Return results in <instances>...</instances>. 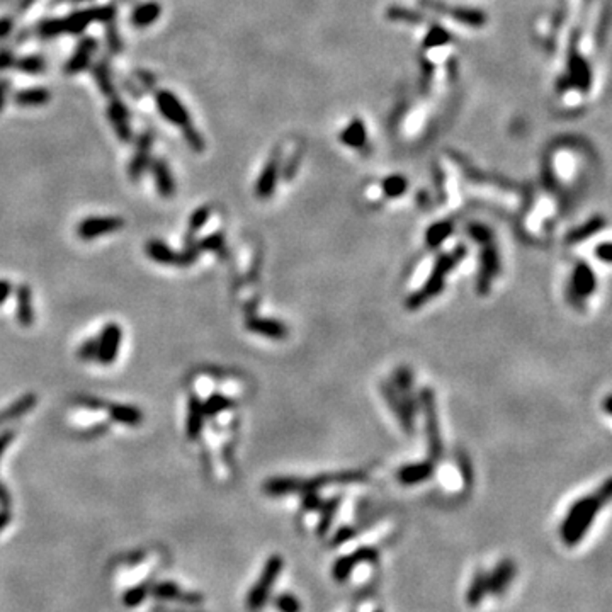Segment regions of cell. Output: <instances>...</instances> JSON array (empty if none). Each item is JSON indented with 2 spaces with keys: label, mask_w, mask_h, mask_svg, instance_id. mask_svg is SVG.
<instances>
[{
  "label": "cell",
  "mask_w": 612,
  "mask_h": 612,
  "mask_svg": "<svg viewBox=\"0 0 612 612\" xmlns=\"http://www.w3.org/2000/svg\"><path fill=\"white\" fill-rule=\"evenodd\" d=\"M611 500V480H606L602 488L592 495L575 500L566 512L560 527V536L568 548L577 546L590 531L592 524L602 507Z\"/></svg>",
  "instance_id": "6da1fadb"
},
{
  "label": "cell",
  "mask_w": 612,
  "mask_h": 612,
  "mask_svg": "<svg viewBox=\"0 0 612 612\" xmlns=\"http://www.w3.org/2000/svg\"><path fill=\"white\" fill-rule=\"evenodd\" d=\"M367 480L364 472H339V473H327L320 476L306 478H271L264 483V493L269 497H282L291 495V493H308L319 492L320 488L334 483H359V481Z\"/></svg>",
  "instance_id": "7a4b0ae2"
},
{
  "label": "cell",
  "mask_w": 612,
  "mask_h": 612,
  "mask_svg": "<svg viewBox=\"0 0 612 612\" xmlns=\"http://www.w3.org/2000/svg\"><path fill=\"white\" fill-rule=\"evenodd\" d=\"M116 17V7L101 6L90 9L76 10L67 17L61 19H45L38 24L36 33L43 40L61 36V34H80L90 26L92 22H113Z\"/></svg>",
  "instance_id": "3957f363"
},
{
  "label": "cell",
  "mask_w": 612,
  "mask_h": 612,
  "mask_svg": "<svg viewBox=\"0 0 612 612\" xmlns=\"http://www.w3.org/2000/svg\"><path fill=\"white\" fill-rule=\"evenodd\" d=\"M465 255H466L465 247H458L454 248L453 252H449V254L439 255V259L435 260L434 264V269H432L430 275L427 277L424 288L415 291V293L407 300V308L410 309L420 308V306L426 305L427 301H430L432 298L441 294L442 289L446 288V275L449 274L459 262H461Z\"/></svg>",
  "instance_id": "277c9868"
},
{
  "label": "cell",
  "mask_w": 612,
  "mask_h": 612,
  "mask_svg": "<svg viewBox=\"0 0 612 612\" xmlns=\"http://www.w3.org/2000/svg\"><path fill=\"white\" fill-rule=\"evenodd\" d=\"M282 566H284V560L279 554H273V556L267 558L259 580L255 581V585L250 588V592L247 595V607L252 612H259L269 602L271 592H273L275 581H277L279 575H281Z\"/></svg>",
  "instance_id": "5b68a950"
},
{
  "label": "cell",
  "mask_w": 612,
  "mask_h": 612,
  "mask_svg": "<svg viewBox=\"0 0 612 612\" xmlns=\"http://www.w3.org/2000/svg\"><path fill=\"white\" fill-rule=\"evenodd\" d=\"M420 405H422L424 417H426V432L428 442V454L432 461L442 456V439L441 428H439V417H437V405H435V396L432 389L424 388L420 393Z\"/></svg>",
  "instance_id": "8992f818"
},
{
  "label": "cell",
  "mask_w": 612,
  "mask_h": 612,
  "mask_svg": "<svg viewBox=\"0 0 612 612\" xmlns=\"http://www.w3.org/2000/svg\"><path fill=\"white\" fill-rule=\"evenodd\" d=\"M145 252L152 260L159 264H166V266H191L198 260L199 255V248L196 243L193 245H187L186 250L181 252V254H175L167 243L160 242V240H148L147 245H145Z\"/></svg>",
  "instance_id": "52a82bcc"
},
{
  "label": "cell",
  "mask_w": 612,
  "mask_h": 612,
  "mask_svg": "<svg viewBox=\"0 0 612 612\" xmlns=\"http://www.w3.org/2000/svg\"><path fill=\"white\" fill-rule=\"evenodd\" d=\"M378 558H380L378 549L371 548V546H361V548L352 551L346 556L337 558L334 566H332V577H334L335 581L342 583L352 575L355 566L362 563H376Z\"/></svg>",
  "instance_id": "ba28073f"
},
{
  "label": "cell",
  "mask_w": 612,
  "mask_h": 612,
  "mask_svg": "<svg viewBox=\"0 0 612 612\" xmlns=\"http://www.w3.org/2000/svg\"><path fill=\"white\" fill-rule=\"evenodd\" d=\"M155 104L159 113L162 114L166 120L170 122V124L179 126V128H184V126L191 124V114L189 111L186 109V106L179 101L177 95L170 90H159L155 94Z\"/></svg>",
  "instance_id": "9c48e42d"
},
{
  "label": "cell",
  "mask_w": 612,
  "mask_h": 612,
  "mask_svg": "<svg viewBox=\"0 0 612 612\" xmlns=\"http://www.w3.org/2000/svg\"><path fill=\"white\" fill-rule=\"evenodd\" d=\"M124 220L120 216H89L76 225V235L82 240H94L102 235L120 232L124 228Z\"/></svg>",
  "instance_id": "30bf717a"
},
{
  "label": "cell",
  "mask_w": 612,
  "mask_h": 612,
  "mask_svg": "<svg viewBox=\"0 0 612 612\" xmlns=\"http://www.w3.org/2000/svg\"><path fill=\"white\" fill-rule=\"evenodd\" d=\"M597 288V277L594 274V269L588 266L587 262H579L573 269L572 281H570L568 291H572V294H568L570 301L575 306H580L583 298L590 296Z\"/></svg>",
  "instance_id": "8fae6325"
},
{
  "label": "cell",
  "mask_w": 612,
  "mask_h": 612,
  "mask_svg": "<svg viewBox=\"0 0 612 612\" xmlns=\"http://www.w3.org/2000/svg\"><path fill=\"white\" fill-rule=\"evenodd\" d=\"M500 255L497 250L495 243L488 242L483 245V250H481V259H480V274H478L476 288L481 294H487L490 291V284H492V279L500 273Z\"/></svg>",
  "instance_id": "7c38bea8"
},
{
  "label": "cell",
  "mask_w": 612,
  "mask_h": 612,
  "mask_svg": "<svg viewBox=\"0 0 612 612\" xmlns=\"http://www.w3.org/2000/svg\"><path fill=\"white\" fill-rule=\"evenodd\" d=\"M515 573H517V566H515V563L510 560V558H504V560H500L499 563L495 565V568H493L490 573H487L488 594L493 597H502L507 594Z\"/></svg>",
  "instance_id": "4fadbf2b"
},
{
  "label": "cell",
  "mask_w": 612,
  "mask_h": 612,
  "mask_svg": "<svg viewBox=\"0 0 612 612\" xmlns=\"http://www.w3.org/2000/svg\"><path fill=\"white\" fill-rule=\"evenodd\" d=\"M122 339L121 327L118 323H107L102 328L101 337L97 339L99 347H97V361L101 364H113L118 357V351H120Z\"/></svg>",
  "instance_id": "5bb4252c"
},
{
  "label": "cell",
  "mask_w": 612,
  "mask_h": 612,
  "mask_svg": "<svg viewBox=\"0 0 612 612\" xmlns=\"http://www.w3.org/2000/svg\"><path fill=\"white\" fill-rule=\"evenodd\" d=\"M152 147H153V135L150 131H145L138 136L136 140V148L135 153L131 156V162H129L128 174L129 179L133 182H138L141 179V175L145 174L148 166H150V156H152Z\"/></svg>",
  "instance_id": "9a60e30c"
},
{
  "label": "cell",
  "mask_w": 612,
  "mask_h": 612,
  "mask_svg": "<svg viewBox=\"0 0 612 612\" xmlns=\"http://www.w3.org/2000/svg\"><path fill=\"white\" fill-rule=\"evenodd\" d=\"M107 120H109L111 126H113L118 140L122 141V143H129L131 141L133 129L131 124H129L128 107L118 97L111 99L109 106H107Z\"/></svg>",
  "instance_id": "2e32d148"
},
{
  "label": "cell",
  "mask_w": 612,
  "mask_h": 612,
  "mask_svg": "<svg viewBox=\"0 0 612 612\" xmlns=\"http://www.w3.org/2000/svg\"><path fill=\"white\" fill-rule=\"evenodd\" d=\"M97 49V40L92 36H86L79 45H76L74 55L70 56V60H67L65 63L63 72L67 75H76L80 72L87 70V67L90 65L92 55Z\"/></svg>",
  "instance_id": "e0dca14e"
},
{
  "label": "cell",
  "mask_w": 612,
  "mask_h": 612,
  "mask_svg": "<svg viewBox=\"0 0 612 612\" xmlns=\"http://www.w3.org/2000/svg\"><path fill=\"white\" fill-rule=\"evenodd\" d=\"M422 3L428 7V9L439 10V13H444V15H451L456 21L465 22V24L469 26H481L487 21V17H485V14L481 10L466 9V7H447L441 2H435V0H424Z\"/></svg>",
  "instance_id": "ac0fdd59"
},
{
  "label": "cell",
  "mask_w": 612,
  "mask_h": 612,
  "mask_svg": "<svg viewBox=\"0 0 612 612\" xmlns=\"http://www.w3.org/2000/svg\"><path fill=\"white\" fill-rule=\"evenodd\" d=\"M247 330L254 332V334L269 337V339L281 340L284 337H288V328L281 323V321L273 320V319H259V316H250L245 323Z\"/></svg>",
  "instance_id": "d6986e66"
},
{
  "label": "cell",
  "mask_w": 612,
  "mask_h": 612,
  "mask_svg": "<svg viewBox=\"0 0 612 612\" xmlns=\"http://www.w3.org/2000/svg\"><path fill=\"white\" fill-rule=\"evenodd\" d=\"M153 177H155L156 191L162 198H172L175 194V181L172 175L170 167H168L166 159H156L152 163Z\"/></svg>",
  "instance_id": "ffe728a7"
},
{
  "label": "cell",
  "mask_w": 612,
  "mask_h": 612,
  "mask_svg": "<svg viewBox=\"0 0 612 612\" xmlns=\"http://www.w3.org/2000/svg\"><path fill=\"white\" fill-rule=\"evenodd\" d=\"M382 393H385V398H386V401H388L389 408H392L393 413H395V415L398 417V420H400L401 427H403L407 432H412L413 415H412V412L408 410L407 405H405V401L401 400V396L398 395L395 386L382 385Z\"/></svg>",
  "instance_id": "44dd1931"
},
{
  "label": "cell",
  "mask_w": 612,
  "mask_h": 612,
  "mask_svg": "<svg viewBox=\"0 0 612 612\" xmlns=\"http://www.w3.org/2000/svg\"><path fill=\"white\" fill-rule=\"evenodd\" d=\"M277 177H279V159L277 155H274L267 160L266 167H264L262 174H260L259 181L255 184V194H257V198L260 199L269 198L271 194L274 193Z\"/></svg>",
  "instance_id": "7402d4cb"
},
{
  "label": "cell",
  "mask_w": 612,
  "mask_h": 612,
  "mask_svg": "<svg viewBox=\"0 0 612 612\" xmlns=\"http://www.w3.org/2000/svg\"><path fill=\"white\" fill-rule=\"evenodd\" d=\"M204 426V412H202V403L198 396L189 398V408H187V422H186V434L189 441H196L202 432Z\"/></svg>",
  "instance_id": "603a6c76"
},
{
  "label": "cell",
  "mask_w": 612,
  "mask_h": 612,
  "mask_svg": "<svg viewBox=\"0 0 612 612\" xmlns=\"http://www.w3.org/2000/svg\"><path fill=\"white\" fill-rule=\"evenodd\" d=\"M107 412H109L111 419L114 422L122 424V426L128 427H138L143 422V413L138 407L133 405H122V403H111L107 405Z\"/></svg>",
  "instance_id": "cb8c5ba5"
},
{
  "label": "cell",
  "mask_w": 612,
  "mask_h": 612,
  "mask_svg": "<svg viewBox=\"0 0 612 612\" xmlns=\"http://www.w3.org/2000/svg\"><path fill=\"white\" fill-rule=\"evenodd\" d=\"M434 473V465L430 461L417 462V465H407L398 472V480L401 485H417L420 481H426Z\"/></svg>",
  "instance_id": "d4e9b609"
},
{
  "label": "cell",
  "mask_w": 612,
  "mask_h": 612,
  "mask_svg": "<svg viewBox=\"0 0 612 612\" xmlns=\"http://www.w3.org/2000/svg\"><path fill=\"white\" fill-rule=\"evenodd\" d=\"M162 15V6L159 2H145L141 6H138L131 14V24L138 29L148 28V26L155 24L156 21Z\"/></svg>",
  "instance_id": "484cf974"
},
{
  "label": "cell",
  "mask_w": 612,
  "mask_h": 612,
  "mask_svg": "<svg viewBox=\"0 0 612 612\" xmlns=\"http://www.w3.org/2000/svg\"><path fill=\"white\" fill-rule=\"evenodd\" d=\"M51 101V92L45 87H31L14 94V104L19 107H40Z\"/></svg>",
  "instance_id": "4316f807"
},
{
  "label": "cell",
  "mask_w": 612,
  "mask_h": 612,
  "mask_svg": "<svg viewBox=\"0 0 612 612\" xmlns=\"http://www.w3.org/2000/svg\"><path fill=\"white\" fill-rule=\"evenodd\" d=\"M488 594L487 572L483 568H476L473 573V579L469 581L468 592H466V604L469 607H478L485 600Z\"/></svg>",
  "instance_id": "83f0119b"
},
{
  "label": "cell",
  "mask_w": 612,
  "mask_h": 612,
  "mask_svg": "<svg viewBox=\"0 0 612 612\" xmlns=\"http://www.w3.org/2000/svg\"><path fill=\"white\" fill-rule=\"evenodd\" d=\"M17 298V321L22 327H31L34 321L33 312V296H31V288L28 284H21L15 291Z\"/></svg>",
  "instance_id": "f1b7e54d"
},
{
  "label": "cell",
  "mask_w": 612,
  "mask_h": 612,
  "mask_svg": "<svg viewBox=\"0 0 612 612\" xmlns=\"http://www.w3.org/2000/svg\"><path fill=\"white\" fill-rule=\"evenodd\" d=\"M604 227H606V220H604L602 216H594L592 220H588L587 223L573 228L572 232L566 235V243L577 245V243L583 242V240L590 239V236H594L595 233H599Z\"/></svg>",
  "instance_id": "f546056e"
},
{
  "label": "cell",
  "mask_w": 612,
  "mask_h": 612,
  "mask_svg": "<svg viewBox=\"0 0 612 612\" xmlns=\"http://www.w3.org/2000/svg\"><path fill=\"white\" fill-rule=\"evenodd\" d=\"M36 401H38V398H36V395H34V393H26V395L19 398L15 403L9 405L6 410L0 412V426H3V424L10 422V420L17 419V417H22L24 413L33 410L34 405H36Z\"/></svg>",
  "instance_id": "4dcf8cb0"
},
{
  "label": "cell",
  "mask_w": 612,
  "mask_h": 612,
  "mask_svg": "<svg viewBox=\"0 0 612 612\" xmlns=\"http://www.w3.org/2000/svg\"><path fill=\"white\" fill-rule=\"evenodd\" d=\"M92 75H94L95 82H97L99 90L106 95V97H116V90H114L113 76H111V68L106 61H99L92 68Z\"/></svg>",
  "instance_id": "1f68e13d"
},
{
  "label": "cell",
  "mask_w": 612,
  "mask_h": 612,
  "mask_svg": "<svg viewBox=\"0 0 612 612\" xmlns=\"http://www.w3.org/2000/svg\"><path fill=\"white\" fill-rule=\"evenodd\" d=\"M340 502H342V499H340V497H334V499H330V500H327V502H323L321 504V507H320V522H319V527H316V533H319V536H321V538H323V536H327L328 534V531H330V526H332V522H334V519H335V514H337V510H339V507H340Z\"/></svg>",
  "instance_id": "d6a6232c"
},
{
  "label": "cell",
  "mask_w": 612,
  "mask_h": 612,
  "mask_svg": "<svg viewBox=\"0 0 612 612\" xmlns=\"http://www.w3.org/2000/svg\"><path fill=\"white\" fill-rule=\"evenodd\" d=\"M13 68L21 72V74L38 75L46 70V60L41 55H26L21 56V58H15Z\"/></svg>",
  "instance_id": "836d02e7"
},
{
  "label": "cell",
  "mask_w": 612,
  "mask_h": 612,
  "mask_svg": "<svg viewBox=\"0 0 612 612\" xmlns=\"http://www.w3.org/2000/svg\"><path fill=\"white\" fill-rule=\"evenodd\" d=\"M451 235H453V223H449V221H439V223H434L427 230L426 240L428 247L435 248L439 247L444 240L449 239Z\"/></svg>",
  "instance_id": "e575fe53"
},
{
  "label": "cell",
  "mask_w": 612,
  "mask_h": 612,
  "mask_svg": "<svg viewBox=\"0 0 612 612\" xmlns=\"http://www.w3.org/2000/svg\"><path fill=\"white\" fill-rule=\"evenodd\" d=\"M233 405L235 403H233V400H230V398L221 395V393H213V395L202 403V412H204V417H214L218 415V413L232 408Z\"/></svg>",
  "instance_id": "d590c367"
},
{
  "label": "cell",
  "mask_w": 612,
  "mask_h": 612,
  "mask_svg": "<svg viewBox=\"0 0 612 612\" xmlns=\"http://www.w3.org/2000/svg\"><path fill=\"white\" fill-rule=\"evenodd\" d=\"M274 607L279 612H301L303 604L296 595L291 592H281L274 597Z\"/></svg>",
  "instance_id": "8d00e7d4"
},
{
  "label": "cell",
  "mask_w": 612,
  "mask_h": 612,
  "mask_svg": "<svg viewBox=\"0 0 612 612\" xmlns=\"http://www.w3.org/2000/svg\"><path fill=\"white\" fill-rule=\"evenodd\" d=\"M364 135H366L364 124H362V121L355 120L352 121L349 128L342 133V141L344 143L351 145V147H359V145L364 143Z\"/></svg>",
  "instance_id": "74e56055"
},
{
  "label": "cell",
  "mask_w": 612,
  "mask_h": 612,
  "mask_svg": "<svg viewBox=\"0 0 612 612\" xmlns=\"http://www.w3.org/2000/svg\"><path fill=\"white\" fill-rule=\"evenodd\" d=\"M182 135H184V140H186V143L191 147V150L196 152V153L204 152V148H206L204 138H202L201 133H199L198 129L194 128L193 122H191V124H187V126H184V128H182Z\"/></svg>",
  "instance_id": "f35d334b"
},
{
  "label": "cell",
  "mask_w": 612,
  "mask_h": 612,
  "mask_svg": "<svg viewBox=\"0 0 612 612\" xmlns=\"http://www.w3.org/2000/svg\"><path fill=\"white\" fill-rule=\"evenodd\" d=\"M407 179L403 175H389L385 182H382V189H385V194L389 198H398L407 191Z\"/></svg>",
  "instance_id": "ab89813d"
},
{
  "label": "cell",
  "mask_w": 612,
  "mask_h": 612,
  "mask_svg": "<svg viewBox=\"0 0 612 612\" xmlns=\"http://www.w3.org/2000/svg\"><path fill=\"white\" fill-rule=\"evenodd\" d=\"M196 245H198L199 250L220 252L221 254L225 248V236H223V233H220V232L211 233V235H208V236H204L202 240H199Z\"/></svg>",
  "instance_id": "60d3db41"
},
{
  "label": "cell",
  "mask_w": 612,
  "mask_h": 612,
  "mask_svg": "<svg viewBox=\"0 0 612 612\" xmlns=\"http://www.w3.org/2000/svg\"><path fill=\"white\" fill-rule=\"evenodd\" d=\"M209 216H211V206H201V208H198L196 211L191 214V218H189V233L191 235H194V233H196L199 228L204 227V225L208 223Z\"/></svg>",
  "instance_id": "b9f144b4"
},
{
  "label": "cell",
  "mask_w": 612,
  "mask_h": 612,
  "mask_svg": "<svg viewBox=\"0 0 612 612\" xmlns=\"http://www.w3.org/2000/svg\"><path fill=\"white\" fill-rule=\"evenodd\" d=\"M468 235L472 236L474 242H478V243H481V245L492 242V239H493L492 230H490L488 227H485V225H481V223H472V225H469V227H468Z\"/></svg>",
  "instance_id": "7bdbcfd3"
},
{
  "label": "cell",
  "mask_w": 612,
  "mask_h": 612,
  "mask_svg": "<svg viewBox=\"0 0 612 612\" xmlns=\"http://www.w3.org/2000/svg\"><path fill=\"white\" fill-rule=\"evenodd\" d=\"M97 347H99L97 339H94V337L87 339L86 342L79 347V359H82V361H92V359H95L97 357Z\"/></svg>",
  "instance_id": "ee69618b"
},
{
  "label": "cell",
  "mask_w": 612,
  "mask_h": 612,
  "mask_svg": "<svg viewBox=\"0 0 612 612\" xmlns=\"http://www.w3.org/2000/svg\"><path fill=\"white\" fill-rule=\"evenodd\" d=\"M323 500L319 497V492L303 493V508L306 512H319Z\"/></svg>",
  "instance_id": "f6af8a7d"
},
{
  "label": "cell",
  "mask_w": 612,
  "mask_h": 612,
  "mask_svg": "<svg viewBox=\"0 0 612 612\" xmlns=\"http://www.w3.org/2000/svg\"><path fill=\"white\" fill-rule=\"evenodd\" d=\"M354 536H355L354 527H351V526L340 527V529L335 533L334 538H332V546H334V548H337V546L344 545V542H347V541H349V539L354 538Z\"/></svg>",
  "instance_id": "bcb514c9"
},
{
  "label": "cell",
  "mask_w": 612,
  "mask_h": 612,
  "mask_svg": "<svg viewBox=\"0 0 612 612\" xmlns=\"http://www.w3.org/2000/svg\"><path fill=\"white\" fill-rule=\"evenodd\" d=\"M106 34H107V46H109V48L113 49L114 53L120 51V49L122 48L121 38H120V34H118L116 28H114L113 24H109V22H107V33Z\"/></svg>",
  "instance_id": "7dc6e473"
},
{
  "label": "cell",
  "mask_w": 612,
  "mask_h": 612,
  "mask_svg": "<svg viewBox=\"0 0 612 612\" xmlns=\"http://www.w3.org/2000/svg\"><path fill=\"white\" fill-rule=\"evenodd\" d=\"M75 401L79 405H82V407L89 408V410H101V408H106L104 401L94 396H79L75 398Z\"/></svg>",
  "instance_id": "c3c4849f"
},
{
  "label": "cell",
  "mask_w": 612,
  "mask_h": 612,
  "mask_svg": "<svg viewBox=\"0 0 612 612\" xmlns=\"http://www.w3.org/2000/svg\"><path fill=\"white\" fill-rule=\"evenodd\" d=\"M153 594L156 597H163V599H174L175 595H179V588L174 583H162L153 590Z\"/></svg>",
  "instance_id": "681fc988"
},
{
  "label": "cell",
  "mask_w": 612,
  "mask_h": 612,
  "mask_svg": "<svg viewBox=\"0 0 612 612\" xmlns=\"http://www.w3.org/2000/svg\"><path fill=\"white\" fill-rule=\"evenodd\" d=\"M145 594H147V590H145L143 587L133 588V590H129L128 594H126L124 602L128 604V606H138V604H141V600L145 599Z\"/></svg>",
  "instance_id": "f907efd6"
},
{
  "label": "cell",
  "mask_w": 612,
  "mask_h": 612,
  "mask_svg": "<svg viewBox=\"0 0 612 612\" xmlns=\"http://www.w3.org/2000/svg\"><path fill=\"white\" fill-rule=\"evenodd\" d=\"M595 255H597V259H599V260H602V262L609 264L611 262V243L609 242L600 243L599 247L595 248Z\"/></svg>",
  "instance_id": "816d5d0a"
},
{
  "label": "cell",
  "mask_w": 612,
  "mask_h": 612,
  "mask_svg": "<svg viewBox=\"0 0 612 612\" xmlns=\"http://www.w3.org/2000/svg\"><path fill=\"white\" fill-rule=\"evenodd\" d=\"M15 56L10 51H0V70H7V68L14 67Z\"/></svg>",
  "instance_id": "f5cc1de1"
},
{
  "label": "cell",
  "mask_w": 612,
  "mask_h": 612,
  "mask_svg": "<svg viewBox=\"0 0 612 612\" xmlns=\"http://www.w3.org/2000/svg\"><path fill=\"white\" fill-rule=\"evenodd\" d=\"M9 87H10L9 80H6V79L0 80V113H2L3 107H6L7 94H9Z\"/></svg>",
  "instance_id": "db71d44e"
},
{
  "label": "cell",
  "mask_w": 612,
  "mask_h": 612,
  "mask_svg": "<svg viewBox=\"0 0 612 612\" xmlns=\"http://www.w3.org/2000/svg\"><path fill=\"white\" fill-rule=\"evenodd\" d=\"M10 291H13V284H10L9 281H6V279H0V305L6 303Z\"/></svg>",
  "instance_id": "11a10c76"
},
{
  "label": "cell",
  "mask_w": 612,
  "mask_h": 612,
  "mask_svg": "<svg viewBox=\"0 0 612 612\" xmlns=\"http://www.w3.org/2000/svg\"><path fill=\"white\" fill-rule=\"evenodd\" d=\"M10 31H13V19H9V17L0 19V40L6 36H9Z\"/></svg>",
  "instance_id": "9f6ffc18"
},
{
  "label": "cell",
  "mask_w": 612,
  "mask_h": 612,
  "mask_svg": "<svg viewBox=\"0 0 612 612\" xmlns=\"http://www.w3.org/2000/svg\"><path fill=\"white\" fill-rule=\"evenodd\" d=\"M13 439H14L13 430H7V432H2V434H0V456H2V453L6 451V447L9 446V442L13 441Z\"/></svg>",
  "instance_id": "6f0895ef"
},
{
  "label": "cell",
  "mask_w": 612,
  "mask_h": 612,
  "mask_svg": "<svg viewBox=\"0 0 612 612\" xmlns=\"http://www.w3.org/2000/svg\"><path fill=\"white\" fill-rule=\"evenodd\" d=\"M9 500H10L9 493H7L6 487L0 483V504H2V507H7V505H9Z\"/></svg>",
  "instance_id": "680465c9"
},
{
  "label": "cell",
  "mask_w": 612,
  "mask_h": 612,
  "mask_svg": "<svg viewBox=\"0 0 612 612\" xmlns=\"http://www.w3.org/2000/svg\"><path fill=\"white\" fill-rule=\"evenodd\" d=\"M9 520H10L9 512H0V531H2L3 527L7 526V524H9Z\"/></svg>",
  "instance_id": "91938a15"
},
{
  "label": "cell",
  "mask_w": 612,
  "mask_h": 612,
  "mask_svg": "<svg viewBox=\"0 0 612 612\" xmlns=\"http://www.w3.org/2000/svg\"><path fill=\"white\" fill-rule=\"evenodd\" d=\"M611 401H612V395H607L606 401H604V410H606V413H609V415H611Z\"/></svg>",
  "instance_id": "94428289"
},
{
  "label": "cell",
  "mask_w": 612,
  "mask_h": 612,
  "mask_svg": "<svg viewBox=\"0 0 612 612\" xmlns=\"http://www.w3.org/2000/svg\"><path fill=\"white\" fill-rule=\"evenodd\" d=\"M60 2H72V3H80V2H89V0H60Z\"/></svg>",
  "instance_id": "6125c7cd"
},
{
  "label": "cell",
  "mask_w": 612,
  "mask_h": 612,
  "mask_svg": "<svg viewBox=\"0 0 612 612\" xmlns=\"http://www.w3.org/2000/svg\"><path fill=\"white\" fill-rule=\"evenodd\" d=\"M373 612H385L382 609H376V611H373Z\"/></svg>",
  "instance_id": "be15d7a7"
}]
</instances>
